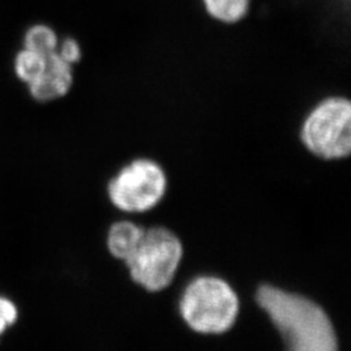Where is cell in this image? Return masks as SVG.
<instances>
[{
	"instance_id": "cell-6",
	"label": "cell",
	"mask_w": 351,
	"mask_h": 351,
	"mask_svg": "<svg viewBox=\"0 0 351 351\" xmlns=\"http://www.w3.org/2000/svg\"><path fill=\"white\" fill-rule=\"evenodd\" d=\"M73 82V65L65 62L56 51L49 56L45 72L29 85V93L36 101L42 103L58 101L69 94Z\"/></svg>"
},
{
	"instance_id": "cell-8",
	"label": "cell",
	"mask_w": 351,
	"mask_h": 351,
	"mask_svg": "<svg viewBox=\"0 0 351 351\" xmlns=\"http://www.w3.org/2000/svg\"><path fill=\"white\" fill-rule=\"evenodd\" d=\"M206 14L216 24L236 26L246 20L252 0H201Z\"/></svg>"
},
{
	"instance_id": "cell-9",
	"label": "cell",
	"mask_w": 351,
	"mask_h": 351,
	"mask_svg": "<svg viewBox=\"0 0 351 351\" xmlns=\"http://www.w3.org/2000/svg\"><path fill=\"white\" fill-rule=\"evenodd\" d=\"M60 38L49 25L38 24L30 26L24 37V49L34 51L43 56H50L58 51Z\"/></svg>"
},
{
	"instance_id": "cell-3",
	"label": "cell",
	"mask_w": 351,
	"mask_h": 351,
	"mask_svg": "<svg viewBox=\"0 0 351 351\" xmlns=\"http://www.w3.org/2000/svg\"><path fill=\"white\" fill-rule=\"evenodd\" d=\"M302 147L320 162H341L351 154V101L335 94L316 101L302 119Z\"/></svg>"
},
{
	"instance_id": "cell-4",
	"label": "cell",
	"mask_w": 351,
	"mask_h": 351,
	"mask_svg": "<svg viewBox=\"0 0 351 351\" xmlns=\"http://www.w3.org/2000/svg\"><path fill=\"white\" fill-rule=\"evenodd\" d=\"M185 258L182 239L164 226L145 228L138 249L126 261L129 278L149 293H162L175 281Z\"/></svg>"
},
{
	"instance_id": "cell-5",
	"label": "cell",
	"mask_w": 351,
	"mask_h": 351,
	"mask_svg": "<svg viewBox=\"0 0 351 351\" xmlns=\"http://www.w3.org/2000/svg\"><path fill=\"white\" fill-rule=\"evenodd\" d=\"M168 185L163 164L138 156L114 172L107 182L106 195L116 211L139 215L151 213L164 201Z\"/></svg>"
},
{
	"instance_id": "cell-1",
	"label": "cell",
	"mask_w": 351,
	"mask_h": 351,
	"mask_svg": "<svg viewBox=\"0 0 351 351\" xmlns=\"http://www.w3.org/2000/svg\"><path fill=\"white\" fill-rule=\"evenodd\" d=\"M252 301L276 330L281 351H339L336 326L319 302L268 282L256 287Z\"/></svg>"
},
{
	"instance_id": "cell-11",
	"label": "cell",
	"mask_w": 351,
	"mask_h": 351,
	"mask_svg": "<svg viewBox=\"0 0 351 351\" xmlns=\"http://www.w3.org/2000/svg\"><path fill=\"white\" fill-rule=\"evenodd\" d=\"M19 310L10 298L0 295V336L17 322Z\"/></svg>"
},
{
	"instance_id": "cell-2",
	"label": "cell",
	"mask_w": 351,
	"mask_h": 351,
	"mask_svg": "<svg viewBox=\"0 0 351 351\" xmlns=\"http://www.w3.org/2000/svg\"><path fill=\"white\" fill-rule=\"evenodd\" d=\"M178 314L194 333L223 336L233 329L241 314L237 290L224 277L201 275L184 289L177 303Z\"/></svg>"
},
{
	"instance_id": "cell-12",
	"label": "cell",
	"mask_w": 351,
	"mask_h": 351,
	"mask_svg": "<svg viewBox=\"0 0 351 351\" xmlns=\"http://www.w3.org/2000/svg\"><path fill=\"white\" fill-rule=\"evenodd\" d=\"M59 55L63 58L65 62L72 65L80 63L82 59V49L80 42L75 38L68 37L60 39L59 47H58Z\"/></svg>"
},
{
	"instance_id": "cell-10",
	"label": "cell",
	"mask_w": 351,
	"mask_h": 351,
	"mask_svg": "<svg viewBox=\"0 0 351 351\" xmlns=\"http://www.w3.org/2000/svg\"><path fill=\"white\" fill-rule=\"evenodd\" d=\"M47 59L49 56H43L34 51L23 49L14 58L16 75L23 82H25L27 86L32 85L45 72Z\"/></svg>"
},
{
	"instance_id": "cell-7",
	"label": "cell",
	"mask_w": 351,
	"mask_h": 351,
	"mask_svg": "<svg viewBox=\"0 0 351 351\" xmlns=\"http://www.w3.org/2000/svg\"><path fill=\"white\" fill-rule=\"evenodd\" d=\"M145 234V226L132 220L111 223L106 232V249L113 259L125 263L138 249Z\"/></svg>"
}]
</instances>
